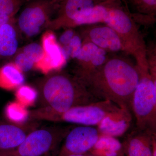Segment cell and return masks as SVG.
<instances>
[{
    "instance_id": "1",
    "label": "cell",
    "mask_w": 156,
    "mask_h": 156,
    "mask_svg": "<svg viewBox=\"0 0 156 156\" xmlns=\"http://www.w3.org/2000/svg\"><path fill=\"white\" fill-rule=\"evenodd\" d=\"M139 79L136 63L126 57L112 55L82 83L98 100L109 101L132 113V98Z\"/></svg>"
},
{
    "instance_id": "2",
    "label": "cell",
    "mask_w": 156,
    "mask_h": 156,
    "mask_svg": "<svg viewBox=\"0 0 156 156\" xmlns=\"http://www.w3.org/2000/svg\"><path fill=\"white\" fill-rule=\"evenodd\" d=\"M37 88L41 107L56 114L99 100L76 77L61 69L46 74L39 81Z\"/></svg>"
},
{
    "instance_id": "3",
    "label": "cell",
    "mask_w": 156,
    "mask_h": 156,
    "mask_svg": "<svg viewBox=\"0 0 156 156\" xmlns=\"http://www.w3.org/2000/svg\"><path fill=\"white\" fill-rule=\"evenodd\" d=\"M101 23H105L116 33L124 52L134 57L137 67L149 68L147 48L134 19V13L130 12L128 5L122 2L108 3Z\"/></svg>"
},
{
    "instance_id": "4",
    "label": "cell",
    "mask_w": 156,
    "mask_h": 156,
    "mask_svg": "<svg viewBox=\"0 0 156 156\" xmlns=\"http://www.w3.org/2000/svg\"><path fill=\"white\" fill-rule=\"evenodd\" d=\"M108 100H99L93 103L73 107L64 113L56 114L45 108L31 111L33 120L53 122H65L79 126H97L106 117L121 109Z\"/></svg>"
},
{
    "instance_id": "5",
    "label": "cell",
    "mask_w": 156,
    "mask_h": 156,
    "mask_svg": "<svg viewBox=\"0 0 156 156\" xmlns=\"http://www.w3.org/2000/svg\"><path fill=\"white\" fill-rule=\"evenodd\" d=\"M139 82L134 91L131 112L136 129L156 134V72L138 68Z\"/></svg>"
},
{
    "instance_id": "6",
    "label": "cell",
    "mask_w": 156,
    "mask_h": 156,
    "mask_svg": "<svg viewBox=\"0 0 156 156\" xmlns=\"http://www.w3.org/2000/svg\"><path fill=\"white\" fill-rule=\"evenodd\" d=\"M72 126H52L31 131L16 149L7 152L18 156H57L59 147Z\"/></svg>"
},
{
    "instance_id": "7",
    "label": "cell",
    "mask_w": 156,
    "mask_h": 156,
    "mask_svg": "<svg viewBox=\"0 0 156 156\" xmlns=\"http://www.w3.org/2000/svg\"><path fill=\"white\" fill-rule=\"evenodd\" d=\"M58 0H35L24 9L17 20V25L28 37L36 36L47 28L53 13L57 11Z\"/></svg>"
},
{
    "instance_id": "8",
    "label": "cell",
    "mask_w": 156,
    "mask_h": 156,
    "mask_svg": "<svg viewBox=\"0 0 156 156\" xmlns=\"http://www.w3.org/2000/svg\"><path fill=\"white\" fill-rule=\"evenodd\" d=\"M97 5L94 0H58L57 16L46 29L53 31L74 27L77 20L88 15Z\"/></svg>"
},
{
    "instance_id": "9",
    "label": "cell",
    "mask_w": 156,
    "mask_h": 156,
    "mask_svg": "<svg viewBox=\"0 0 156 156\" xmlns=\"http://www.w3.org/2000/svg\"><path fill=\"white\" fill-rule=\"evenodd\" d=\"M100 135L97 128L94 126H79L72 128L65 137L57 156L69 154L84 155L91 151Z\"/></svg>"
},
{
    "instance_id": "10",
    "label": "cell",
    "mask_w": 156,
    "mask_h": 156,
    "mask_svg": "<svg viewBox=\"0 0 156 156\" xmlns=\"http://www.w3.org/2000/svg\"><path fill=\"white\" fill-rule=\"evenodd\" d=\"M41 42L44 54L41 60L35 65L34 69L46 75L61 69L67 61L53 31L47 30L42 35Z\"/></svg>"
},
{
    "instance_id": "11",
    "label": "cell",
    "mask_w": 156,
    "mask_h": 156,
    "mask_svg": "<svg viewBox=\"0 0 156 156\" xmlns=\"http://www.w3.org/2000/svg\"><path fill=\"white\" fill-rule=\"evenodd\" d=\"M107 52L93 43L83 41L80 52L74 58L76 66L74 75L81 82L106 60Z\"/></svg>"
},
{
    "instance_id": "12",
    "label": "cell",
    "mask_w": 156,
    "mask_h": 156,
    "mask_svg": "<svg viewBox=\"0 0 156 156\" xmlns=\"http://www.w3.org/2000/svg\"><path fill=\"white\" fill-rule=\"evenodd\" d=\"M83 41L93 43L106 52H124L119 37L112 29L105 25H93L85 29L80 36Z\"/></svg>"
},
{
    "instance_id": "13",
    "label": "cell",
    "mask_w": 156,
    "mask_h": 156,
    "mask_svg": "<svg viewBox=\"0 0 156 156\" xmlns=\"http://www.w3.org/2000/svg\"><path fill=\"white\" fill-rule=\"evenodd\" d=\"M37 126L36 123L0 122V153L16 149Z\"/></svg>"
},
{
    "instance_id": "14",
    "label": "cell",
    "mask_w": 156,
    "mask_h": 156,
    "mask_svg": "<svg viewBox=\"0 0 156 156\" xmlns=\"http://www.w3.org/2000/svg\"><path fill=\"white\" fill-rule=\"evenodd\" d=\"M131 112L121 109L105 118L97 126L101 135L117 137L122 136L130 128L132 121Z\"/></svg>"
},
{
    "instance_id": "15",
    "label": "cell",
    "mask_w": 156,
    "mask_h": 156,
    "mask_svg": "<svg viewBox=\"0 0 156 156\" xmlns=\"http://www.w3.org/2000/svg\"><path fill=\"white\" fill-rule=\"evenodd\" d=\"M156 134L135 129L129 135L126 146L128 156H152L153 141Z\"/></svg>"
},
{
    "instance_id": "16",
    "label": "cell",
    "mask_w": 156,
    "mask_h": 156,
    "mask_svg": "<svg viewBox=\"0 0 156 156\" xmlns=\"http://www.w3.org/2000/svg\"><path fill=\"white\" fill-rule=\"evenodd\" d=\"M14 19L0 27V58L11 57L17 53L18 42Z\"/></svg>"
},
{
    "instance_id": "17",
    "label": "cell",
    "mask_w": 156,
    "mask_h": 156,
    "mask_svg": "<svg viewBox=\"0 0 156 156\" xmlns=\"http://www.w3.org/2000/svg\"><path fill=\"white\" fill-rule=\"evenodd\" d=\"M23 73L14 62H9L0 68V87L12 90L22 86L25 82Z\"/></svg>"
},
{
    "instance_id": "18",
    "label": "cell",
    "mask_w": 156,
    "mask_h": 156,
    "mask_svg": "<svg viewBox=\"0 0 156 156\" xmlns=\"http://www.w3.org/2000/svg\"><path fill=\"white\" fill-rule=\"evenodd\" d=\"M122 148V144L116 137L101 135L90 151L97 156H119Z\"/></svg>"
},
{
    "instance_id": "19",
    "label": "cell",
    "mask_w": 156,
    "mask_h": 156,
    "mask_svg": "<svg viewBox=\"0 0 156 156\" xmlns=\"http://www.w3.org/2000/svg\"><path fill=\"white\" fill-rule=\"evenodd\" d=\"M6 117L12 122L22 124L29 118V112L21 104L11 102L8 105L5 110Z\"/></svg>"
},
{
    "instance_id": "20",
    "label": "cell",
    "mask_w": 156,
    "mask_h": 156,
    "mask_svg": "<svg viewBox=\"0 0 156 156\" xmlns=\"http://www.w3.org/2000/svg\"><path fill=\"white\" fill-rule=\"evenodd\" d=\"M137 14L156 18V0H128Z\"/></svg>"
},
{
    "instance_id": "21",
    "label": "cell",
    "mask_w": 156,
    "mask_h": 156,
    "mask_svg": "<svg viewBox=\"0 0 156 156\" xmlns=\"http://www.w3.org/2000/svg\"><path fill=\"white\" fill-rule=\"evenodd\" d=\"M16 95L20 103L26 106L30 105L35 101L38 93L32 87L23 85L17 88Z\"/></svg>"
},
{
    "instance_id": "22",
    "label": "cell",
    "mask_w": 156,
    "mask_h": 156,
    "mask_svg": "<svg viewBox=\"0 0 156 156\" xmlns=\"http://www.w3.org/2000/svg\"><path fill=\"white\" fill-rule=\"evenodd\" d=\"M83 45V40L81 36L76 34L69 43L66 46L61 47L62 53L66 61L70 58L74 59L80 52Z\"/></svg>"
},
{
    "instance_id": "23",
    "label": "cell",
    "mask_w": 156,
    "mask_h": 156,
    "mask_svg": "<svg viewBox=\"0 0 156 156\" xmlns=\"http://www.w3.org/2000/svg\"><path fill=\"white\" fill-rule=\"evenodd\" d=\"M25 1L26 0H0V14L14 17Z\"/></svg>"
},
{
    "instance_id": "24",
    "label": "cell",
    "mask_w": 156,
    "mask_h": 156,
    "mask_svg": "<svg viewBox=\"0 0 156 156\" xmlns=\"http://www.w3.org/2000/svg\"><path fill=\"white\" fill-rule=\"evenodd\" d=\"M21 50L33 62L34 65L41 60L44 54L42 45L37 43L29 44L24 46Z\"/></svg>"
},
{
    "instance_id": "25",
    "label": "cell",
    "mask_w": 156,
    "mask_h": 156,
    "mask_svg": "<svg viewBox=\"0 0 156 156\" xmlns=\"http://www.w3.org/2000/svg\"><path fill=\"white\" fill-rule=\"evenodd\" d=\"M14 63L23 73L27 72L34 68V63L21 50L16 53Z\"/></svg>"
},
{
    "instance_id": "26",
    "label": "cell",
    "mask_w": 156,
    "mask_h": 156,
    "mask_svg": "<svg viewBox=\"0 0 156 156\" xmlns=\"http://www.w3.org/2000/svg\"><path fill=\"white\" fill-rule=\"evenodd\" d=\"M75 35V32L72 28H67L59 37L58 43L61 47L67 45L74 36Z\"/></svg>"
},
{
    "instance_id": "27",
    "label": "cell",
    "mask_w": 156,
    "mask_h": 156,
    "mask_svg": "<svg viewBox=\"0 0 156 156\" xmlns=\"http://www.w3.org/2000/svg\"><path fill=\"white\" fill-rule=\"evenodd\" d=\"M14 19V17H10L4 14H0V27L3 24Z\"/></svg>"
},
{
    "instance_id": "28",
    "label": "cell",
    "mask_w": 156,
    "mask_h": 156,
    "mask_svg": "<svg viewBox=\"0 0 156 156\" xmlns=\"http://www.w3.org/2000/svg\"><path fill=\"white\" fill-rule=\"evenodd\" d=\"M97 5L108 2H122L126 5H127V0H94Z\"/></svg>"
},
{
    "instance_id": "29",
    "label": "cell",
    "mask_w": 156,
    "mask_h": 156,
    "mask_svg": "<svg viewBox=\"0 0 156 156\" xmlns=\"http://www.w3.org/2000/svg\"><path fill=\"white\" fill-rule=\"evenodd\" d=\"M0 156H15L14 155L11 154L9 152H2L0 153Z\"/></svg>"
},
{
    "instance_id": "30",
    "label": "cell",
    "mask_w": 156,
    "mask_h": 156,
    "mask_svg": "<svg viewBox=\"0 0 156 156\" xmlns=\"http://www.w3.org/2000/svg\"><path fill=\"white\" fill-rule=\"evenodd\" d=\"M64 156H86L84 154H69Z\"/></svg>"
},
{
    "instance_id": "31",
    "label": "cell",
    "mask_w": 156,
    "mask_h": 156,
    "mask_svg": "<svg viewBox=\"0 0 156 156\" xmlns=\"http://www.w3.org/2000/svg\"><path fill=\"white\" fill-rule=\"evenodd\" d=\"M88 156H95V155H93V154H91V155H88Z\"/></svg>"
}]
</instances>
